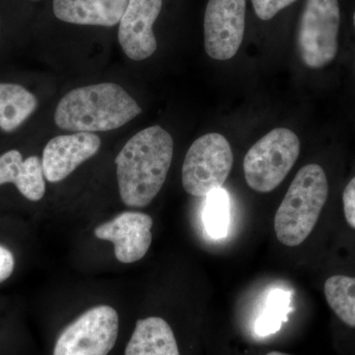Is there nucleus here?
I'll return each mask as SVG.
<instances>
[{"instance_id": "1", "label": "nucleus", "mask_w": 355, "mask_h": 355, "mask_svg": "<svg viewBox=\"0 0 355 355\" xmlns=\"http://www.w3.org/2000/svg\"><path fill=\"white\" fill-rule=\"evenodd\" d=\"M174 141L160 125L133 135L116 157L121 200L130 207H146L158 195L171 167Z\"/></svg>"}, {"instance_id": "2", "label": "nucleus", "mask_w": 355, "mask_h": 355, "mask_svg": "<svg viewBox=\"0 0 355 355\" xmlns=\"http://www.w3.org/2000/svg\"><path fill=\"white\" fill-rule=\"evenodd\" d=\"M141 108L118 84L99 83L73 89L58 103L55 121L74 132H109L130 123Z\"/></svg>"}, {"instance_id": "3", "label": "nucleus", "mask_w": 355, "mask_h": 355, "mask_svg": "<svg viewBox=\"0 0 355 355\" xmlns=\"http://www.w3.org/2000/svg\"><path fill=\"white\" fill-rule=\"evenodd\" d=\"M328 196V179L323 168L317 164L301 168L275 214L279 241L287 247L302 244L316 226Z\"/></svg>"}, {"instance_id": "4", "label": "nucleus", "mask_w": 355, "mask_h": 355, "mask_svg": "<svg viewBox=\"0 0 355 355\" xmlns=\"http://www.w3.org/2000/svg\"><path fill=\"white\" fill-rule=\"evenodd\" d=\"M300 154V140L288 128H275L248 151L244 158L248 186L258 193H270L286 179Z\"/></svg>"}, {"instance_id": "5", "label": "nucleus", "mask_w": 355, "mask_h": 355, "mask_svg": "<svg viewBox=\"0 0 355 355\" xmlns=\"http://www.w3.org/2000/svg\"><path fill=\"white\" fill-rule=\"evenodd\" d=\"M232 149L220 133L202 135L191 144L184 157L182 182L184 191L197 198H207L221 189L232 169Z\"/></svg>"}, {"instance_id": "6", "label": "nucleus", "mask_w": 355, "mask_h": 355, "mask_svg": "<svg viewBox=\"0 0 355 355\" xmlns=\"http://www.w3.org/2000/svg\"><path fill=\"white\" fill-rule=\"evenodd\" d=\"M340 14L338 0H306L299 22L301 60L310 69H321L335 60Z\"/></svg>"}, {"instance_id": "7", "label": "nucleus", "mask_w": 355, "mask_h": 355, "mask_svg": "<svg viewBox=\"0 0 355 355\" xmlns=\"http://www.w3.org/2000/svg\"><path fill=\"white\" fill-rule=\"evenodd\" d=\"M119 335V315L113 307L91 308L58 336L53 355H108Z\"/></svg>"}, {"instance_id": "8", "label": "nucleus", "mask_w": 355, "mask_h": 355, "mask_svg": "<svg viewBox=\"0 0 355 355\" xmlns=\"http://www.w3.org/2000/svg\"><path fill=\"white\" fill-rule=\"evenodd\" d=\"M246 0H209L205 14V48L216 60L234 57L241 46Z\"/></svg>"}, {"instance_id": "9", "label": "nucleus", "mask_w": 355, "mask_h": 355, "mask_svg": "<svg viewBox=\"0 0 355 355\" xmlns=\"http://www.w3.org/2000/svg\"><path fill=\"white\" fill-rule=\"evenodd\" d=\"M153 220L142 212L125 211L96 227L95 236L113 243L114 256L123 263L141 260L153 242Z\"/></svg>"}, {"instance_id": "10", "label": "nucleus", "mask_w": 355, "mask_h": 355, "mask_svg": "<svg viewBox=\"0 0 355 355\" xmlns=\"http://www.w3.org/2000/svg\"><path fill=\"white\" fill-rule=\"evenodd\" d=\"M163 0H130L119 26L118 38L123 53L135 62L155 53L157 42L153 24L162 8Z\"/></svg>"}, {"instance_id": "11", "label": "nucleus", "mask_w": 355, "mask_h": 355, "mask_svg": "<svg viewBox=\"0 0 355 355\" xmlns=\"http://www.w3.org/2000/svg\"><path fill=\"white\" fill-rule=\"evenodd\" d=\"M101 147V139L93 132L53 137L44 147L42 164L46 181L58 183L78 166L93 157Z\"/></svg>"}, {"instance_id": "12", "label": "nucleus", "mask_w": 355, "mask_h": 355, "mask_svg": "<svg viewBox=\"0 0 355 355\" xmlns=\"http://www.w3.org/2000/svg\"><path fill=\"white\" fill-rule=\"evenodd\" d=\"M130 0H53V13L64 22L113 27L120 23Z\"/></svg>"}, {"instance_id": "13", "label": "nucleus", "mask_w": 355, "mask_h": 355, "mask_svg": "<svg viewBox=\"0 0 355 355\" xmlns=\"http://www.w3.org/2000/svg\"><path fill=\"white\" fill-rule=\"evenodd\" d=\"M14 184L23 197L39 202L46 193L42 159L30 156L23 159L20 151L9 150L0 155V186Z\"/></svg>"}, {"instance_id": "14", "label": "nucleus", "mask_w": 355, "mask_h": 355, "mask_svg": "<svg viewBox=\"0 0 355 355\" xmlns=\"http://www.w3.org/2000/svg\"><path fill=\"white\" fill-rule=\"evenodd\" d=\"M125 355H180L169 324L160 317L140 319L135 324Z\"/></svg>"}, {"instance_id": "15", "label": "nucleus", "mask_w": 355, "mask_h": 355, "mask_svg": "<svg viewBox=\"0 0 355 355\" xmlns=\"http://www.w3.org/2000/svg\"><path fill=\"white\" fill-rule=\"evenodd\" d=\"M38 107L36 96L22 85L0 83V130L12 132L19 128Z\"/></svg>"}, {"instance_id": "16", "label": "nucleus", "mask_w": 355, "mask_h": 355, "mask_svg": "<svg viewBox=\"0 0 355 355\" xmlns=\"http://www.w3.org/2000/svg\"><path fill=\"white\" fill-rule=\"evenodd\" d=\"M327 302L338 319L355 328V277L333 275L324 284Z\"/></svg>"}, {"instance_id": "17", "label": "nucleus", "mask_w": 355, "mask_h": 355, "mask_svg": "<svg viewBox=\"0 0 355 355\" xmlns=\"http://www.w3.org/2000/svg\"><path fill=\"white\" fill-rule=\"evenodd\" d=\"M291 293L284 289H273L266 300L265 310L257 319L254 331L257 335L266 336L277 333L287 320L291 311Z\"/></svg>"}, {"instance_id": "18", "label": "nucleus", "mask_w": 355, "mask_h": 355, "mask_svg": "<svg viewBox=\"0 0 355 355\" xmlns=\"http://www.w3.org/2000/svg\"><path fill=\"white\" fill-rule=\"evenodd\" d=\"M203 222L207 234L214 239L225 238L230 224V202L227 191L219 189L207 197Z\"/></svg>"}, {"instance_id": "19", "label": "nucleus", "mask_w": 355, "mask_h": 355, "mask_svg": "<svg viewBox=\"0 0 355 355\" xmlns=\"http://www.w3.org/2000/svg\"><path fill=\"white\" fill-rule=\"evenodd\" d=\"M296 0H252L254 12L261 20L272 19L279 11L291 6Z\"/></svg>"}, {"instance_id": "20", "label": "nucleus", "mask_w": 355, "mask_h": 355, "mask_svg": "<svg viewBox=\"0 0 355 355\" xmlns=\"http://www.w3.org/2000/svg\"><path fill=\"white\" fill-rule=\"evenodd\" d=\"M343 202L347 224L355 229V177L350 180L343 191Z\"/></svg>"}, {"instance_id": "21", "label": "nucleus", "mask_w": 355, "mask_h": 355, "mask_svg": "<svg viewBox=\"0 0 355 355\" xmlns=\"http://www.w3.org/2000/svg\"><path fill=\"white\" fill-rule=\"evenodd\" d=\"M15 268V258L11 251L0 245V284L11 277Z\"/></svg>"}, {"instance_id": "22", "label": "nucleus", "mask_w": 355, "mask_h": 355, "mask_svg": "<svg viewBox=\"0 0 355 355\" xmlns=\"http://www.w3.org/2000/svg\"><path fill=\"white\" fill-rule=\"evenodd\" d=\"M266 355H291V354H282V352H270V354H268Z\"/></svg>"}, {"instance_id": "23", "label": "nucleus", "mask_w": 355, "mask_h": 355, "mask_svg": "<svg viewBox=\"0 0 355 355\" xmlns=\"http://www.w3.org/2000/svg\"><path fill=\"white\" fill-rule=\"evenodd\" d=\"M354 26H355V13H354Z\"/></svg>"}, {"instance_id": "24", "label": "nucleus", "mask_w": 355, "mask_h": 355, "mask_svg": "<svg viewBox=\"0 0 355 355\" xmlns=\"http://www.w3.org/2000/svg\"><path fill=\"white\" fill-rule=\"evenodd\" d=\"M0 32H1V24H0Z\"/></svg>"}, {"instance_id": "25", "label": "nucleus", "mask_w": 355, "mask_h": 355, "mask_svg": "<svg viewBox=\"0 0 355 355\" xmlns=\"http://www.w3.org/2000/svg\"><path fill=\"white\" fill-rule=\"evenodd\" d=\"M31 1H37V0H31Z\"/></svg>"}]
</instances>
